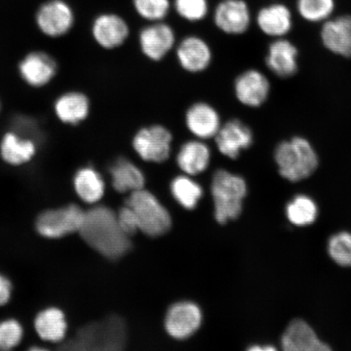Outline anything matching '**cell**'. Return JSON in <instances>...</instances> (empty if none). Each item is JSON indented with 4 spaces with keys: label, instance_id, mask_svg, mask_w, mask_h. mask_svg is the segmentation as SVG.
Returning <instances> with one entry per match:
<instances>
[{
    "label": "cell",
    "instance_id": "6",
    "mask_svg": "<svg viewBox=\"0 0 351 351\" xmlns=\"http://www.w3.org/2000/svg\"><path fill=\"white\" fill-rule=\"evenodd\" d=\"M173 134L166 126L153 124L140 128L132 138L131 146L140 159L147 163L162 164L173 152Z\"/></svg>",
    "mask_w": 351,
    "mask_h": 351
},
{
    "label": "cell",
    "instance_id": "22",
    "mask_svg": "<svg viewBox=\"0 0 351 351\" xmlns=\"http://www.w3.org/2000/svg\"><path fill=\"white\" fill-rule=\"evenodd\" d=\"M109 172L113 188L119 193L138 191L144 188L146 182L143 171L125 157H119L114 161Z\"/></svg>",
    "mask_w": 351,
    "mask_h": 351
},
{
    "label": "cell",
    "instance_id": "5",
    "mask_svg": "<svg viewBox=\"0 0 351 351\" xmlns=\"http://www.w3.org/2000/svg\"><path fill=\"white\" fill-rule=\"evenodd\" d=\"M137 217L139 230L148 236L158 237L168 232L171 227V217L168 210L151 192L144 190L131 192L126 200Z\"/></svg>",
    "mask_w": 351,
    "mask_h": 351
},
{
    "label": "cell",
    "instance_id": "17",
    "mask_svg": "<svg viewBox=\"0 0 351 351\" xmlns=\"http://www.w3.org/2000/svg\"><path fill=\"white\" fill-rule=\"evenodd\" d=\"M212 160V149L204 140L193 138L178 148L176 162L184 174L197 176L208 169Z\"/></svg>",
    "mask_w": 351,
    "mask_h": 351
},
{
    "label": "cell",
    "instance_id": "21",
    "mask_svg": "<svg viewBox=\"0 0 351 351\" xmlns=\"http://www.w3.org/2000/svg\"><path fill=\"white\" fill-rule=\"evenodd\" d=\"M298 50L293 44L278 38L270 44L266 56V65L271 72L280 77L293 75L298 69Z\"/></svg>",
    "mask_w": 351,
    "mask_h": 351
},
{
    "label": "cell",
    "instance_id": "16",
    "mask_svg": "<svg viewBox=\"0 0 351 351\" xmlns=\"http://www.w3.org/2000/svg\"><path fill=\"white\" fill-rule=\"evenodd\" d=\"M201 322L199 307L191 302H181L170 307L165 318V328L173 339L183 340L194 335Z\"/></svg>",
    "mask_w": 351,
    "mask_h": 351
},
{
    "label": "cell",
    "instance_id": "14",
    "mask_svg": "<svg viewBox=\"0 0 351 351\" xmlns=\"http://www.w3.org/2000/svg\"><path fill=\"white\" fill-rule=\"evenodd\" d=\"M91 30L95 42L106 50L122 47L130 35L128 22L116 13H103L96 17Z\"/></svg>",
    "mask_w": 351,
    "mask_h": 351
},
{
    "label": "cell",
    "instance_id": "10",
    "mask_svg": "<svg viewBox=\"0 0 351 351\" xmlns=\"http://www.w3.org/2000/svg\"><path fill=\"white\" fill-rule=\"evenodd\" d=\"M178 63L184 71L201 73L213 63V52L210 44L197 35H188L175 47Z\"/></svg>",
    "mask_w": 351,
    "mask_h": 351
},
{
    "label": "cell",
    "instance_id": "34",
    "mask_svg": "<svg viewBox=\"0 0 351 351\" xmlns=\"http://www.w3.org/2000/svg\"><path fill=\"white\" fill-rule=\"evenodd\" d=\"M23 336V329L16 319L0 322V350H10L19 345Z\"/></svg>",
    "mask_w": 351,
    "mask_h": 351
},
{
    "label": "cell",
    "instance_id": "33",
    "mask_svg": "<svg viewBox=\"0 0 351 351\" xmlns=\"http://www.w3.org/2000/svg\"><path fill=\"white\" fill-rule=\"evenodd\" d=\"M173 7L182 19L193 23L204 21L209 12L208 0H174Z\"/></svg>",
    "mask_w": 351,
    "mask_h": 351
},
{
    "label": "cell",
    "instance_id": "37",
    "mask_svg": "<svg viewBox=\"0 0 351 351\" xmlns=\"http://www.w3.org/2000/svg\"><path fill=\"white\" fill-rule=\"evenodd\" d=\"M0 109H1V104H0Z\"/></svg>",
    "mask_w": 351,
    "mask_h": 351
},
{
    "label": "cell",
    "instance_id": "3",
    "mask_svg": "<svg viewBox=\"0 0 351 351\" xmlns=\"http://www.w3.org/2000/svg\"><path fill=\"white\" fill-rule=\"evenodd\" d=\"M274 159L280 174L291 182L309 178L319 164L313 145L302 137L279 143L275 149Z\"/></svg>",
    "mask_w": 351,
    "mask_h": 351
},
{
    "label": "cell",
    "instance_id": "9",
    "mask_svg": "<svg viewBox=\"0 0 351 351\" xmlns=\"http://www.w3.org/2000/svg\"><path fill=\"white\" fill-rule=\"evenodd\" d=\"M214 141L219 154L234 160L252 146L254 134L245 122L238 118H232L223 123Z\"/></svg>",
    "mask_w": 351,
    "mask_h": 351
},
{
    "label": "cell",
    "instance_id": "11",
    "mask_svg": "<svg viewBox=\"0 0 351 351\" xmlns=\"http://www.w3.org/2000/svg\"><path fill=\"white\" fill-rule=\"evenodd\" d=\"M185 125L193 138L214 139L223 124L221 114L213 105L205 101H197L186 109Z\"/></svg>",
    "mask_w": 351,
    "mask_h": 351
},
{
    "label": "cell",
    "instance_id": "28",
    "mask_svg": "<svg viewBox=\"0 0 351 351\" xmlns=\"http://www.w3.org/2000/svg\"><path fill=\"white\" fill-rule=\"evenodd\" d=\"M170 189L174 199L189 210L196 207L204 192L199 184L186 174L176 177L171 182Z\"/></svg>",
    "mask_w": 351,
    "mask_h": 351
},
{
    "label": "cell",
    "instance_id": "29",
    "mask_svg": "<svg viewBox=\"0 0 351 351\" xmlns=\"http://www.w3.org/2000/svg\"><path fill=\"white\" fill-rule=\"evenodd\" d=\"M287 216L293 225L301 227L310 226L317 218V205L308 196L297 195L287 204Z\"/></svg>",
    "mask_w": 351,
    "mask_h": 351
},
{
    "label": "cell",
    "instance_id": "1",
    "mask_svg": "<svg viewBox=\"0 0 351 351\" xmlns=\"http://www.w3.org/2000/svg\"><path fill=\"white\" fill-rule=\"evenodd\" d=\"M79 232L91 248L109 260H117L131 248L130 236L121 230L117 215L104 206L85 213Z\"/></svg>",
    "mask_w": 351,
    "mask_h": 351
},
{
    "label": "cell",
    "instance_id": "12",
    "mask_svg": "<svg viewBox=\"0 0 351 351\" xmlns=\"http://www.w3.org/2000/svg\"><path fill=\"white\" fill-rule=\"evenodd\" d=\"M251 21V11L244 0H222L214 11L215 25L219 32L228 35L245 34Z\"/></svg>",
    "mask_w": 351,
    "mask_h": 351
},
{
    "label": "cell",
    "instance_id": "24",
    "mask_svg": "<svg viewBox=\"0 0 351 351\" xmlns=\"http://www.w3.org/2000/svg\"><path fill=\"white\" fill-rule=\"evenodd\" d=\"M90 111V100L81 92H69L61 95L55 104L56 115L65 124H80L89 116Z\"/></svg>",
    "mask_w": 351,
    "mask_h": 351
},
{
    "label": "cell",
    "instance_id": "20",
    "mask_svg": "<svg viewBox=\"0 0 351 351\" xmlns=\"http://www.w3.org/2000/svg\"><path fill=\"white\" fill-rule=\"evenodd\" d=\"M320 35L324 47L332 53L351 57V16L327 20Z\"/></svg>",
    "mask_w": 351,
    "mask_h": 351
},
{
    "label": "cell",
    "instance_id": "15",
    "mask_svg": "<svg viewBox=\"0 0 351 351\" xmlns=\"http://www.w3.org/2000/svg\"><path fill=\"white\" fill-rule=\"evenodd\" d=\"M38 28L50 37H60L73 27L74 14L64 0H50L39 8L36 15Z\"/></svg>",
    "mask_w": 351,
    "mask_h": 351
},
{
    "label": "cell",
    "instance_id": "2",
    "mask_svg": "<svg viewBox=\"0 0 351 351\" xmlns=\"http://www.w3.org/2000/svg\"><path fill=\"white\" fill-rule=\"evenodd\" d=\"M126 328L124 320L112 315L99 322L86 324L73 339L61 349L67 350H121L125 348Z\"/></svg>",
    "mask_w": 351,
    "mask_h": 351
},
{
    "label": "cell",
    "instance_id": "25",
    "mask_svg": "<svg viewBox=\"0 0 351 351\" xmlns=\"http://www.w3.org/2000/svg\"><path fill=\"white\" fill-rule=\"evenodd\" d=\"M36 152V145L32 138L15 132L7 133L0 143V155L6 163L19 166L32 160Z\"/></svg>",
    "mask_w": 351,
    "mask_h": 351
},
{
    "label": "cell",
    "instance_id": "13",
    "mask_svg": "<svg viewBox=\"0 0 351 351\" xmlns=\"http://www.w3.org/2000/svg\"><path fill=\"white\" fill-rule=\"evenodd\" d=\"M234 93L237 100L244 106L260 108L269 98V79L257 69L245 70L235 78Z\"/></svg>",
    "mask_w": 351,
    "mask_h": 351
},
{
    "label": "cell",
    "instance_id": "18",
    "mask_svg": "<svg viewBox=\"0 0 351 351\" xmlns=\"http://www.w3.org/2000/svg\"><path fill=\"white\" fill-rule=\"evenodd\" d=\"M282 348L285 351H324L330 348L319 339L317 333L308 324L295 319L283 333Z\"/></svg>",
    "mask_w": 351,
    "mask_h": 351
},
{
    "label": "cell",
    "instance_id": "26",
    "mask_svg": "<svg viewBox=\"0 0 351 351\" xmlns=\"http://www.w3.org/2000/svg\"><path fill=\"white\" fill-rule=\"evenodd\" d=\"M34 328L44 341H63L67 331V322L62 311L50 307L39 313L34 320Z\"/></svg>",
    "mask_w": 351,
    "mask_h": 351
},
{
    "label": "cell",
    "instance_id": "27",
    "mask_svg": "<svg viewBox=\"0 0 351 351\" xmlns=\"http://www.w3.org/2000/svg\"><path fill=\"white\" fill-rule=\"evenodd\" d=\"M73 185L77 195L87 204L97 203L104 195V179L93 167L79 169L74 177Z\"/></svg>",
    "mask_w": 351,
    "mask_h": 351
},
{
    "label": "cell",
    "instance_id": "8",
    "mask_svg": "<svg viewBox=\"0 0 351 351\" xmlns=\"http://www.w3.org/2000/svg\"><path fill=\"white\" fill-rule=\"evenodd\" d=\"M138 45L147 60L160 62L177 45V36L172 25L164 21L151 22L140 30Z\"/></svg>",
    "mask_w": 351,
    "mask_h": 351
},
{
    "label": "cell",
    "instance_id": "19",
    "mask_svg": "<svg viewBox=\"0 0 351 351\" xmlns=\"http://www.w3.org/2000/svg\"><path fill=\"white\" fill-rule=\"evenodd\" d=\"M20 74L28 85L41 87L48 84L57 72L56 61L43 52H32L19 65Z\"/></svg>",
    "mask_w": 351,
    "mask_h": 351
},
{
    "label": "cell",
    "instance_id": "7",
    "mask_svg": "<svg viewBox=\"0 0 351 351\" xmlns=\"http://www.w3.org/2000/svg\"><path fill=\"white\" fill-rule=\"evenodd\" d=\"M85 213L75 204L45 210L37 219L36 230L44 238H63L80 230L84 221Z\"/></svg>",
    "mask_w": 351,
    "mask_h": 351
},
{
    "label": "cell",
    "instance_id": "31",
    "mask_svg": "<svg viewBox=\"0 0 351 351\" xmlns=\"http://www.w3.org/2000/svg\"><path fill=\"white\" fill-rule=\"evenodd\" d=\"M132 2L136 13L149 22L164 21L171 8L169 0H132Z\"/></svg>",
    "mask_w": 351,
    "mask_h": 351
},
{
    "label": "cell",
    "instance_id": "35",
    "mask_svg": "<svg viewBox=\"0 0 351 351\" xmlns=\"http://www.w3.org/2000/svg\"><path fill=\"white\" fill-rule=\"evenodd\" d=\"M117 215L118 223L121 230L128 236L133 235L139 230V225L137 217L133 210L125 205L119 210Z\"/></svg>",
    "mask_w": 351,
    "mask_h": 351
},
{
    "label": "cell",
    "instance_id": "36",
    "mask_svg": "<svg viewBox=\"0 0 351 351\" xmlns=\"http://www.w3.org/2000/svg\"><path fill=\"white\" fill-rule=\"evenodd\" d=\"M12 293V284L10 280L0 274V306L10 301Z\"/></svg>",
    "mask_w": 351,
    "mask_h": 351
},
{
    "label": "cell",
    "instance_id": "23",
    "mask_svg": "<svg viewBox=\"0 0 351 351\" xmlns=\"http://www.w3.org/2000/svg\"><path fill=\"white\" fill-rule=\"evenodd\" d=\"M256 22L263 34L267 36L280 38L291 30V12L282 4H273L263 8L258 12Z\"/></svg>",
    "mask_w": 351,
    "mask_h": 351
},
{
    "label": "cell",
    "instance_id": "4",
    "mask_svg": "<svg viewBox=\"0 0 351 351\" xmlns=\"http://www.w3.org/2000/svg\"><path fill=\"white\" fill-rule=\"evenodd\" d=\"M212 195L215 204V217L218 223H226L239 217L243 201L247 193V185L239 175L226 169H218L212 180Z\"/></svg>",
    "mask_w": 351,
    "mask_h": 351
},
{
    "label": "cell",
    "instance_id": "32",
    "mask_svg": "<svg viewBox=\"0 0 351 351\" xmlns=\"http://www.w3.org/2000/svg\"><path fill=\"white\" fill-rule=\"evenodd\" d=\"M328 252L332 260L342 267H351V234L339 232L328 241Z\"/></svg>",
    "mask_w": 351,
    "mask_h": 351
},
{
    "label": "cell",
    "instance_id": "30",
    "mask_svg": "<svg viewBox=\"0 0 351 351\" xmlns=\"http://www.w3.org/2000/svg\"><path fill=\"white\" fill-rule=\"evenodd\" d=\"M335 0H298V11L310 22L327 21L335 10Z\"/></svg>",
    "mask_w": 351,
    "mask_h": 351
}]
</instances>
